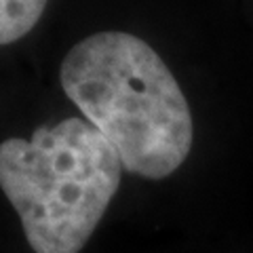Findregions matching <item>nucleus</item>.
<instances>
[{
  "mask_svg": "<svg viewBox=\"0 0 253 253\" xmlns=\"http://www.w3.org/2000/svg\"><path fill=\"white\" fill-rule=\"evenodd\" d=\"M59 81L84 121L112 144L123 169L163 179L184 165L194 141L192 112L146 41L121 30L86 36L63 57Z\"/></svg>",
  "mask_w": 253,
  "mask_h": 253,
  "instance_id": "nucleus-1",
  "label": "nucleus"
},
{
  "mask_svg": "<svg viewBox=\"0 0 253 253\" xmlns=\"http://www.w3.org/2000/svg\"><path fill=\"white\" fill-rule=\"evenodd\" d=\"M123 163L84 118L38 126L0 144V188L34 253H78L108 211Z\"/></svg>",
  "mask_w": 253,
  "mask_h": 253,
  "instance_id": "nucleus-2",
  "label": "nucleus"
},
{
  "mask_svg": "<svg viewBox=\"0 0 253 253\" xmlns=\"http://www.w3.org/2000/svg\"><path fill=\"white\" fill-rule=\"evenodd\" d=\"M49 0H0V46L17 42L41 21Z\"/></svg>",
  "mask_w": 253,
  "mask_h": 253,
  "instance_id": "nucleus-3",
  "label": "nucleus"
}]
</instances>
